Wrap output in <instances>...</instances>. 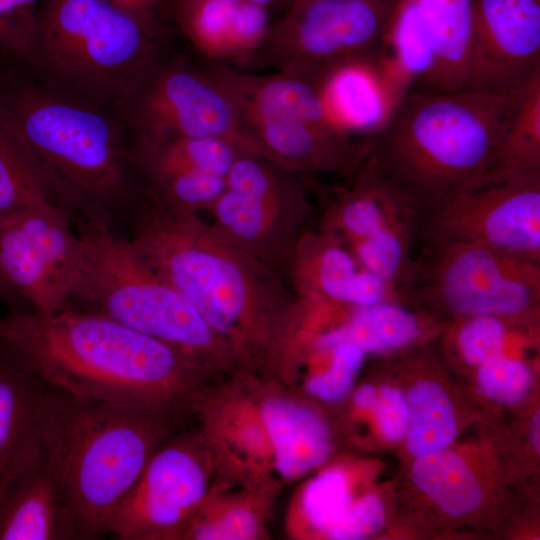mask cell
<instances>
[{
    "instance_id": "1",
    "label": "cell",
    "mask_w": 540,
    "mask_h": 540,
    "mask_svg": "<svg viewBox=\"0 0 540 540\" xmlns=\"http://www.w3.org/2000/svg\"><path fill=\"white\" fill-rule=\"evenodd\" d=\"M0 126L33 157L73 221L114 226L143 199L115 112L0 63Z\"/></svg>"
},
{
    "instance_id": "2",
    "label": "cell",
    "mask_w": 540,
    "mask_h": 540,
    "mask_svg": "<svg viewBox=\"0 0 540 540\" xmlns=\"http://www.w3.org/2000/svg\"><path fill=\"white\" fill-rule=\"evenodd\" d=\"M0 355L72 395L163 406L184 393L193 365L157 339L70 305L0 315Z\"/></svg>"
},
{
    "instance_id": "3",
    "label": "cell",
    "mask_w": 540,
    "mask_h": 540,
    "mask_svg": "<svg viewBox=\"0 0 540 540\" xmlns=\"http://www.w3.org/2000/svg\"><path fill=\"white\" fill-rule=\"evenodd\" d=\"M527 82L412 91L372 138L367 158L417 215L441 206L482 185Z\"/></svg>"
},
{
    "instance_id": "4",
    "label": "cell",
    "mask_w": 540,
    "mask_h": 540,
    "mask_svg": "<svg viewBox=\"0 0 540 540\" xmlns=\"http://www.w3.org/2000/svg\"><path fill=\"white\" fill-rule=\"evenodd\" d=\"M130 218L129 240L139 256L222 340L264 344L291 314L307 307L278 271L224 239L197 213L144 196Z\"/></svg>"
},
{
    "instance_id": "5",
    "label": "cell",
    "mask_w": 540,
    "mask_h": 540,
    "mask_svg": "<svg viewBox=\"0 0 540 540\" xmlns=\"http://www.w3.org/2000/svg\"><path fill=\"white\" fill-rule=\"evenodd\" d=\"M167 407L80 397L48 386L36 433L81 539L108 521L170 427Z\"/></svg>"
},
{
    "instance_id": "6",
    "label": "cell",
    "mask_w": 540,
    "mask_h": 540,
    "mask_svg": "<svg viewBox=\"0 0 540 540\" xmlns=\"http://www.w3.org/2000/svg\"><path fill=\"white\" fill-rule=\"evenodd\" d=\"M173 43L171 34L104 0H42L26 68L115 112Z\"/></svg>"
},
{
    "instance_id": "7",
    "label": "cell",
    "mask_w": 540,
    "mask_h": 540,
    "mask_svg": "<svg viewBox=\"0 0 540 540\" xmlns=\"http://www.w3.org/2000/svg\"><path fill=\"white\" fill-rule=\"evenodd\" d=\"M82 249L71 300L173 348L192 364L226 344L194 306L156 273L129 238L103 224L74 221Z\"/></svg>"
},
{
    "instance_id": "8",
    "label": "cell",
    "mask_w": 540,
    "mask_h": 540,
    "mask_svg": "<svg viewBox=\"0 0 540 540\" xmlns=\"http://www.w3.org/2000/svg\"><path fill=\"white\" fill-rule=\"evenodd\" d=\"M205 65L234 101L250 136L276 163L299 175L352 177L367 158L372 140L352 137L331 113L320 85L278 71L256 75Z\"/></svg>"
},
{
    "instance_id": "9",
    "label": "cell",
    "mask_w": 540,
    "mask_h": 540,
    "mask_svg": "<svg viewBox=\"0 0 540 540\" xmlns=\"http://www.w3.org/2000/svg\"><path fill=\"white\" fill-rule=\"evenodd\" d=\"M391 0H287L257 64L322 88L337 71L370 66L386 45Z\"/></svg>"
},
{
    "instance_id": "10",
    "label": "cell",
    "mask_w": 540,
    "mask_h": 540,
    "mask_svg": "<svg viewBox=\"0 0 540 540\" xmlns=\"http://www.w3.org/2000/svg\"><path fill=\"white\" fill-rule=\"evenodd\" d=\"M406 289L408 301L453 320L498 316L534 324L540 310V262L494 247L452 244L428 250Z\"/></svg>"
},
{
    "instance_id": "11",
    "label": "cell",
    "mask_w": 540,
    "mask_h": 540,
    "mask_svg": "<svg viewBox=\"0 0 540 540\" xmlns=\"http://www.w3.org/2000/svg\"><path fill=\"white\" fill-rule=\"evenodd\" d=\"M115 114L131 137L215 138L269 158L250 136L234 101L209 69L173 46Z\"/></svg>"
},
{
    "instance_id": "12",
    "label": "cell",
    "mask_w": 540,
    "mask_h": 540,
    "mask_svg": "<svg viewBox=\"0 0 540 540\" xmlns=\"http://www.w3.org/2000/svg\"><path fill=\"white\" fill-rule=\"evenodd\" d=\"M311 206L300 175L239 150L222 194L210 208L213 228L276 271H289Z\"/></svg>"
},
{
    "instance_id": "13",
    "label": "cell",
    "mask_w": 540,
    "mask_h": 540,
    "mask_svg": "<svg viewBox=\"0 0 540 540\" xmlns=\"http://www.w3.org/2000/svg\"><path fill=\"white\" fill-rule=\"evenodd\" d=\"M70 213L51 201L0 221V276L40 313L71 301L82 262Z\"/></svg>"
},
{
    "instance_id": "14",
    "label": "cell",
    "mask_w": 540,
    "mask_h": 540,
    "mask_svg": "<svg viewBox=\"0 0 540 540\" xmlns=\"http://www.w3.org/2000/svg\"><path fill=\"white\" fill-rule=\"evenodd\" d=\"M427 250L474 243L540 262V179L484 184L418 215Z\"/></svg>"
},
{
    "instance_id": "15",
    "label": "cell",
    "mask_w": 540,
    "mask_h": 540,
    "mask_svg": "<svg viewBox=\"0 0 540 540\" xmlns=\"http://www.w3.org/2000/svg\"><path fill=\"white\" fill-rule=\"evenodd\" d=\"M474 0H391L386 41L409 61L431 58L419 90L463 89Z\"/></svg>"
},
{
    "instance_id": "16",
    "label": "cell",
    "mask_w": 540,
    "mask_h": 540,
    "mask_svg": "<svg viewBox=\"0 0 540 540\" xmlns=\"http://www.w3.org/2000/svg\"><path fill=\"white\" fill-rule=\"evenodd\" d=\"M205 492V472L187 445L157 448L113 511L106 534L137 540L177 533Z\"/></svg>"
},
{
    "instance_id": "17",
    "label": "cell",
    "mask_w": 540,
    "mask_h": 540,
    "mask_svg": "<svg viewBox=\"0 0 540 540\" xmlns=\"http://www.w3.org/2000/svg\"><path fill=\"white\" fill-rule=\"evenodd\" d=\"M540 69V0H474L464 88L500 91Z\"/></svg>"
},
{
    "instance_id": "18",
    "label": "cell",
    "mask_w": 540,
    "mask_h": 540,
    "mask_svg": "<svg viewBox=\"0 0 540 540\" xmlns=\"http://www.w3.org/2000/svg\"><path fill=\"white\" fill-rule=\"evenodd\" d=\"M75 539L76 516L35 432L0 484V540Z\"/></svg>"
},
{
    "instance_id": "19",
    "label": "cell",
    "mask_w": 540,
    "mask_h": 540,
    "mask_svg": "<svg viewBox=\"0 0 540 540\" xmlns=\"http://www.w3.org/2000/svg\"><path fill=\"white\" fill-rule=\"evenodd\" d=\"M168 20L193 59L240 69L256 63L272 22L269 9L244 0H168Z\"/></svg>"
},
{
    "instance_id": "20",
    "label": "cell",
    "mask_w": 540,
    "mask_h": 540,
    "mask_svg": "<svg viewBox=\"0 0 540 540\" xmlns=\"http://www.w3.org/2000/svg\"><path fill=\"white\" fill-rule=\"evenodd\" d=\"M346 187L336 188L320 229L348 244L369 237L400 218L417 215L365 159Z\"/></svg>"
},
{
    "instance_id": "21",
    "label": "cell",
    "mask_w": 540,
    "mask_h": 540,
    "mask_svg": "<svg viewBox=\"0 0 540 540\" xmlns=\"http://www.w3.org/2000/svg\"><path fill=\"white\" fill-rule=\"evenodd\" d=\"M359 268L340 238L319 229L302 232L288 272L295 295L307 306H346Z\"/></svg>"
},
{
    "instance_id": "22",
    "label": "cell",
    "mask_w": 540,
    "mask_h": 540,
    "mask_svg": "<svg viewBox=\"0 0 540 540\" xmlns=\"http://www.w3.org/2000/svg\"><path fill=\"white\" fill-rule=\"evenodd\" d=\"M132 167L141 183L180 173L204 172L227 177L239 148L215 138L132 137Z\"/></svg>"
},
{
    "instance_id": "23",
    "label": "cell",
    "mask_w": 540,
    "mask_h": 540,
    "mask_svg": "<svg viewBox=\"0 0 540 540\" xmlns=\"http://www.w3.org/2000/svg\"><path fill=\"white\" fill-rule=\"evenodd\" d=\"M261 415L273 444L276 467L284 477H298L328 458L330 430L314 411L273 399L263 405Z\"/></svg>"
},
{
    "instance_id": "24",
    "label": "cell",
    "mask_w": 540,
    "mask_h": 540,
    "mask_svg": "<svg viewBox=\"0 0 540 540\" xmlns=\"http://www.w3.org/2000/svg\"><path fill=\"white\" fill-rule=\"evenodd\" d=\"M347 321L318 338L322 349L352 343L364 352H391L417 341L425 331L423 317L400 302L352 309Z\"/></svg>"
},
{
    "instance_id": "25",
    "label": "cell",
    "mask_w": 540,
    "mask_h": 540,
    "mask_svg": "<svg viewBox=\"0 0 540 540\" xmlns=\"http://www.w3.org/2000/svg\"><path fill=\"white\" fill-rule=\"evenodd\" d=\"M47 389L0 355V484L36 432Z\"/></svg>"
},
{
    "instance_id": "26",
    "label": "cell",
    "mask_w": 540,
    "mask_h": 540,
    "mask_svg": "<svg viewBox=\"0 0 540 540\" xmlns=\"http://www.w3.org/2000/svg\"><path fill=\"white\" fill-rule=\"evenodd\" d=\"M534 179H540V69L529 78L482 185Z\"/></svg>"
},
{
    "instance_id": "27",
    "label": "cell",
    "mask_w": 540,
    "mask_h": 540,
    "mask_svg": "<svg viewBox=\"0 0 540 540\" xmlns=\"http://www.w3.org/2000/svg\"><path fill=\"white\" fill-rule=\"evenodd\" d=\"M411 478L414 485L440 510L462 517L478 510L483 489L467 462L444 448L416 458Z\"/></svg>"
},
{
    "instance_id": "28",
    "label": "cell",
    "mask_w": 540,
    "mask_h": 540,
    "mask_svg": "<svg viewBox=\"0 0 540 540\" xmlns=\"http://www.w3.org/2000/svg\"><path fill=\"white\" fill-rule=\"evenodd\" d=\"M406 447L415 458L447 448L455 439L457 422L452 402L442 385L431 379L415 383L408 392Z\"/></svg>"
},
{
    "instance_id": "29",
    "label": "cell",
    "mask_w": 540,
    "mask_h": 540,
    "mask_svg": "<svg viewBox=\"0 0 540 540\" xmlns=\"http://www.w3.org/2000/svg\"><path fill=\"white\" fill-rule=\"evenodd\" d=\"M416 228L417 216H406L348 245L361 268L406 293L417 266L411 252Z\"/></svg>"
},
{
    "instance_id": "30",
    "label": "cell",
    "mask_w": 540,
    "mask_h": 540,
    "mask_svg": "<svg viewBox=\"0 0 540 540\" xmlns=\"http://www.w3.org/2000/svg\"><path fill=\"white\" fill-rule=\"evenodd\" d=\"M46 201L57 204L42 170L28 151L0 126V221Z\"/></svg>"
},
{
    "instance_id": "31",
    "label": "cell",
    "mask_w": 540,
    "mask_h": 540,
    "mask_svg": "<svg viewBox=\"0 0 540 540\" xmlns=\"http://www.w3.org/2000/svg\"><path fill=\"white\" fill-rule=\"evenodd\" d=\"M366 69L367 66L343 68L322 89L331 113L350 133L370 127L378 112Z\"/></svg>"
},
{
    "instance_id": "32",
    "label": "cell",
    "mask_w": 540,
    "mask_h": 540,
    "mask_svg": "<svg viewBox=\"0 0 540 540\" xmlns=\"http://www.w3.org/2000/svg\"><path fill=\"white\" fill-rule=\"evenodd\" d=\"M42 0H0V63L29 67Z\"/></svg>"
},
{
    "instance_id": "33",
    "label": "cell",
    "mask_w": 540,
    "mask_h": 540,
    "mask_svg": "<svg viewBox=\"0 0 540 540\" xmlns=\"http://www.w3.org/2000/svg\"><path fill=\"white\" fill-rule=\"evenodd\" d=\"M510 323L515 322L493 315L454 319L451 331L453 348L464 363L478 367L504 353L507 325Z\"/></svg>"
},
{
    "instance_id": "34",
    "label": "cell",
    "mask_w": 540,
    "mask_h": 540,
    "mask_svg": "<svg viewBox=\"0 0 540 540\" xmlns=\"http://www.w3.org/2000/svg\"><path fill=\"white\" fill-rule=\"evenodd\" d=\"M351 505L347 478L338 469L325 471L314 478L302 497V507L309 522L327 531L343 519Z\"/></svg>"
},
{
    "instance_id": "35",
    "label": "cell",
    "mask_w": 540,
    "mask_h": 540,
    "mask_svg": "<svg viewBox=\"0 0 540 540\" xmlns=\"http://www.w3.org/2000/svg\"><path fill=\"white\" fill-rule=\"evenodd\" d=\"M531 372L522 361L505 353L490 358L477 367V380L487 397L502 404L519 403L525 396Z\"/></svg>"
},
{
    "instance_id": "36",
    "label": "cell",
    "mask_w": 540,
    "mask_h": 540,
    "mask_svg": "<svg viewBox=\"0 0 540 540\" xmlns=\"http://www.w3.org/2000/svg\"><path fill=\"white\" fill-rule=\"evenodd\" d=\"M331 350L333 357L329 369L307 383L308 391L324 401L340 400L350 391L365 354L357 345L348 342Z\"/></svg>"
},
{
    "instance_id": "37",
    "label": "cell",
    "mask_w": 540,
    "mask_h": 540,
    "mask_svg": "<svg viewBox=\"0 0 540 540\" xmlns=\"http://www.w3.org/2000/svg\"><path fill=\"white\" fill-rule=\"evenodd\" d=\"M384 522L382 501L376 495H366L351 505L343 519L328 532L333 539L358 540L376 533Z\"/></svg>"
},
{
    "instance_id": "38",
    "label": "cell",
    "mask_w": 540,
    "mask_h": 540,
    "mask_svg": "<svg viewBox=\"0 0 540 540\" xmlns=\"http://www.w3.org/2000/svg\"><path fill=\"white\" fill-rule=\"evenodd\" d=\"M383 436L391 442L405 436L408 420L406 398L398 389L383 386L374 408Z\"/></svg>"
},
{
    "instance_id": "39",
    "label": "cell",
    "mask_w": 540,
    "mask_h": 540,
    "mask_svg": "<svg viewBox=\"0 0 540 540\" xmlns=\"http://www.w3.org/2000/svg\"><path fill=\"white\" fill-rule=\"evenodd\" d=\"M257 522L246 509H235L214 523H203L192 529V535L202 540H243L254 537Z\"/></svg>"
},
{
    "instance_id": "40",
    "label": "cell",
    "mask_w": 540,
    "mask_h": 540,
    "mask_svg": "<svg viewBox=\"0 0 540 540\" xmlns=\"http://www.w3.org/2000/svg\"><path fill=\"white\" fill-rule=\"evenodd\" d=\"M149 26L173 35L168 20V0H104Z\"/></svg>"
},
{
    "instance_id": "41",
    "label": "cell",
    "mask_w": 540,
    "mask_h": 540,
    "mask_svg": "<svg viewBox=\"0 0 540 540\" xmlns=\"http://www.w3.org/2000/svg\"><path fill=\"white\" fill-rule=\"evenodd\" d=\"M353 400L355 405L361 409H374L378 394L372 385L365 384L355 392Z\"/></svg>"
},
{
    "instance_id": "42",
    "label": "cell",
    "mask_w": 540,
    "mask_h": 540,
    "mask_svg": "<svg viewBox=\"0 0 540 540\" xmlns=\"http://www.w3.org/2000/svg\"><path fill=\"white\" fill-rule=\"evenodd\" d=\"M0 300L10 309L23 308V300L12 290L0 276Z\"/></svg>"
},
{
    "instance_id": "43",
    "label": "cell",
    "mask_w": 540,
    "mask_h": 540,
    "mask_svg": "<svg viewBox=\"0 0 540 540\" xmlns=\"http://www.w3.org/2000/svg\"><path fill=\"white\" fill-rule=\"evenodd\" d=\"M530 439L535 453H540V413L539 409L533 416L530 426Z\"/></svg>"
},
{
    "instance_id": "44",
    "label": "cell",
    "mask_w": 540,
    "mask_h": 540,
    "mask_svg": "<svg viewBox=\"0 0 540 540\" xmlns=\"http://www.w3.org/2000/svg\"><path fill=\"white\" fill-rule=\"evenodd\" d=\"M286 1H287V0H284V2H283V6H284V4H285V2H286ZM283 6H282V7H283Z\"/></svg>"
}]
</instances>
